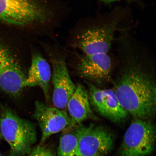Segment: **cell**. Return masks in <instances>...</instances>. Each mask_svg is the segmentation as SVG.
I'll return each instance as SVG.
<instances>
[{"instance_id": "cell-3", "label": "cell", "mask_w": 156, "mask_h": 156, "mask_svg": "<svg viewBox=\"0 0 156 156\" xmlns=\"http://www.w3.org/2000/svg\"><path fill=\"white\" fill-rule=\"evenodd\" d=\"M155 126L151 122L135 118L127 129L117 156H146L154 151Z\"/></svg>"}, {"instance_id": "cell-13", "label": "cell", "mask_w": 156, "mask_h": 156, "mask_svg": "<svg viewBox=\"0 0 156 156\" xmlns=\"http://www.w3.org/2000/svg\"><path fill=\"white\" fill-rule=\"evenodd\" d=\"M104 93V108L103 116L115 123H120L126 119L129 114L123 108L114 90L103 89Z\"/></svg>"}, {"instance_id": "cell-7", "label": "cell", "mask_w": 156, "mask_h": 156, "mask_svg": "<svg viewBox=\"0 0 156 156\" xmlns=\"http://www.w3.org/2000/svg\"><path fill=\"white\" fill-rule=\"evenodd\" d=\"M27 76L9 51L0 46V90L18 96L25 87Z\"/></svg>"}, {"instance_id": "cell-6", "label": "cell", "mask_w": 156, "mask_h": 156, "mask_svg": "<svg viewBox=\"0 0 156 156\" xmlns=\"http://www.w3.org/2000/svg\"><path fill=\"white\" fill-rule=\"evenodd\" d=\"M33 116L37 121L42 132L40 145H44L53 134L69 129L71 121L66 110H60L37 101L35 103Z\"/></svg>"}, {"instance_id": "cell-2", "label": "cell", "mask_w": 156, "mask_h": 156, "mask_svg": "<svg viewBox=\"0 0 156 156\" xmlns=\"http://www.w3.org/2000/svg\"><path fill=\"white\" fill-rule=\"evenodd\" d=\"M0 130L10 148L9 156H27L37 141L36 126L3 107L0 114Z\"/></svg>"}, {"instance_id": "cell-1", "label": "cell", "mask_w": 156, "mask_h": 156, "mask_svg": "<svg viewBox=\"0 0 156 156\" xmlns=\"http://www.w3.org/2000/svg\"><path fill=\"white\" fill-rule=\"evenodd\" d=\"M132 66L123 74L114 91L129 114L146 120L155 112V84L147 74Z\"/></svg>"}, {"instance_id": "cell-15", "label": "cell", "mask_w": 156, "mask_h": 156, "mask_svg": "<svg viewBox=\"0 0 156 156\" xmlns=\"http://www.w3.org/2000/svg\"><path fill=\"white\" fill-rule=\"evenodd\" d=\"M89 101L94 108L99 114L103 116L104 93L103 89L99 88L92 83H88Z\"/></svg>"}, {"instance_id": "cell-19", "label": "cell", "mask_w": 156, "mask_h": 156, "mask_svg": "<svg viewBox=\"0 0 156 156\" xmlns=\"http://www.w3.org/2000/svg\"><path fill=\"white\" fill-rule=\"evenodd\" d=\"M0 136H1V135H0Z\"/></svg>"}, {"instance_id": "cell-5", "label": "cell", "mask_w": 156, "mask_h": 156, "mask_svg": "<svg viewBox=\"0 0 156 156\" xmlns=\"http://www.w3.org/2000/svg\"><path fill=\"white\" fill-rule=\"evenodd\" d=\"M73 129L77 138L76 156H105L112 149L114 136L104 126L81 124Z\"/></svg>"}, {"instance_id": "cell-16", "label": "cell", "mask_w": 156, "mask_h": 156, "mask_svg": "<svg viewBox=\"0 0 156 156\" xmlns=\"http://www.w3.org/2000/svg\"><path fill=\"white\" fill-rule=\"evenodd\" d=\"M27 156H54L51 150L44 145H40L33 148Z\"/></svg>"}, {"instance_id": "cell-9", "label": "cell", "mask_w": 156, "mask_h": 156, "mask_svg": "<svg viewBox=\"0 0 156 156\" xmlns=\"http://www.w3.org/2000/svg\"><path fill=\"white\" fill-rule=\"evenodd\" d=\"M117 24L118 22L115 20L85 29L77 37L78 48L83 52L93 50L111 48Z\"/></svg>"}, {"instance_id": "cell-8", "label": "cell", "mask_w": 156, "mask_h": 156, "mask_svg": "<svg viewBox=\"0 0 156 156\" xmlns=\"http://www.w3.org/2000/svg\"><path fill=\"white\" fill-rule=\"evenodd\" d=\"M52 63L51 78L54 87L52 102L56 108L66 110L68 101L76 86L70 76L67 65L63 58H52Z\"/></svg>"}, {"instance_id": "cell-11", "label": "cell", "mask_w": 156, "mask_h": 156, "mask_svg": "<svg viewBox=\"0 0 156 156\" xmlns=\"http://www.w3.org/2000/svg\"><path fill=\"white\" fill-rule=\"evenodd\" d=\"M67 108L71 121L69 130L88 119H96L90 105L88 93L81 84L76 86L75 91L68 101Z\"/></svg>"}, {"instance_id": "cell-14", "label": "cell", "mask_w": 156, "mask_h": 156, "mask_svg": "<svg viewBox=\"0 0 156 156\" xmlns=\"http://www.w3.org/2000/svg\"><path fill=\"white\" fill-rule=\"evenodd\" d=\"M77 146V138L73 129L64 131L60 138L57 156H76Z\"/></svg>"}, {"instance_id": "cell-12", "label": "cell", "mask_w": 156, "mask_h": 156, "mask_svg": "<svg viewBox=\"0 0 156 156\" xmlns=\"http://www.w3.org/2000/svg\"><path fill=\"white\" fill-rule=\"evenodd\" d=\"M51 75V69L47 61L40 54L34 53L25 79V87H40L48 101L50 99L49 90Z\"/></svg>"}, {"instance_id": "cell-4", "label": "cell", "mask_w": 156, "mask_h": 156, "mask_svg": "<svg viewBox=\"0 0 156 156\" xmlns=\"http://www.w3.org/2000/svg\"><path fill=\"white\" fill-rule=\"evenodd\" d=\"M47 18L38 0H0V21L6 24L25 26L44 22Z\"/></svg>"}, {"instance_id": "cell-18", "label": "cell", "mask_w": 156, "mask_h": 156, "mask_svg": "<svg viewBox=\"0 0 156 156\" xmlns=\"http://www.w3.org/2000/svg\"><path fill=\"white\" fill-rule=\"evenodd\" d=\"M0 156H2V155L1 154V153H0Z\"/></svg>"}, {"instance_id": "cell-10", "label": "cell", "mask_w": 156, "mask_h": 156, "mask_svg": "<svg viewBox=\"0 0 156 156\" xmlns=\"http://www.w3.org/2000/svg\"><path fill=\"white\" fill-rule=\"evenodd\" d=\"M112 68V60L108 54H83L78 62L77 70L81 77L101 83L110 77Z\"/></svg>"}, {"instance_id": "cell-17", "label": "cell", "mask_w": 156, "mask_h": 156, "mask_svg": "<svg viewBox=\"0 0 156 156\" xmlns=\"http://www.w3.org/2000/svg\"><path fill=\"white\" fill-rule=\"evenodd\" d=\"M101 1L104 2H105L111 3L113 2L121 1V0H101Z\"/></svg>"}]
</instances>
